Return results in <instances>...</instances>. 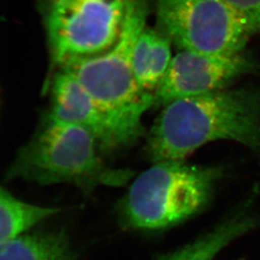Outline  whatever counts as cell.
Wrapping results in <instances>:
<instances>
[{"label": "cell", "mask_w": 260, "mask_h": 260, "mask_svg": "<svg viewBox=\"0 0 260 260\" xmlns=\"http://www.w3.org/2000/svg\"><path fill=\"white\" fill-rule=\"evenodd\" d=\"M216 141H233L260 155V88H226L165 106L145 154L153 164L184 160Z\"/></svg>", "instance_id": "cell-1"}, {"label": "cell", "mask_w": 260, "mask_h": 260, "mask_svg": "<svg viewBox=\"0 0 260 260\" xmlns=\"http://www.w3.org/2000/svg\"><path fill=\"white\" fill-rule=\"evenodd\" d=\"M95 138L73 123L45 116L32 138L20 147L5 180L22 179L40 185L73 184L85 193L99 186H120L133 173L111 170L99 156Z\"/></svg>", "instance_id": "cell-2"}, {"label": "cell", "mask_w": 260, "mask_h": 260, "mask_svg": "<svg viewBox=\"0 0 260 260\" xmlns=\"http://www.w3.org/2000/svg\"><path fill=\"white\" fill-rule=\"evenodd\" d=\"M225 175L222 166L184 160L156 162L135 179L119 202L120 223L141 230L176 226L209 206Z\"/></svg>", "instance_id": "cell-3"}, {"label": "cell", "mask_w": 260, "mask_h": 260, "mask_svg": "<svg viewBox=\"0 0 260 260\" xmlns=\"http://www.w3.org/2000/svg\"><path fill=\"white\" fill-rule=\"evenodd\" d=\"M138 0H37L55 71L116 47Z\"/></svg>", "instance_id": "cell-4"}, {"label": "cell", "mask_w": 260, "mask_h": 260, "mask_svg": "<svg viewBox=\"0 0 260 260\" xmlns=\"http://www.w3.org/2000/svg\"><path fill=\"white\" fill-rule=\"evenodd\" d=\"M149 14L147 0H138L128 14L116 47L100 57L63 68L120 122L140 136L142 118L153 107V94L138 85L133 69V52ZM58 70V69H57Z\"/></svg>", "instance_id": "cell-5"}, {"label": "cell", "mask_w": 260, "mask_h": 260, "mask_svg": "<svg viewBox=\"0 0 260 260\" xmlns=\"http://www.w3.org/2000/svg\"><path fill=\"white\" fill-rule=\"evenodd\" d=\"M157 28L179 51L206 55L244 52L256 31L226 0H154Z\"/></svg>", "instance_id": "cell-6"}, {"label": "cell", "mask_w": 260, "mask_h": 260, "mask_svg": "<svg viewBox=\"0 0 260 260\" xmlns=\"http://www.w3.org/2000/svg\"><path fill=\"white\" fill-rule=\"evenodd\" d=\"M259 71L258 61L244 52L206 55L179 51L153 93V106L223 90L237 79Z\"/></svg>", "instance_id": "cell-7"}, {"label": "cell", "mask_w": 260, "mask_h": 260, "mask_svg": "<svg viewBox=\"0 0 260 260\" xmlns=\"http://www.w3.org/2000/svg\"><path fill=\"white\" fill-rule=\"evenodd\" d=\"M49 87L51 106L47 116L88 130L101 152H116L142 137L114 117L65 69L54 72Z\"/></svg>", "instance_id": "cell-8"}, {"label": "cell", "mask_w": 260, "mask_h": 260, "mask_svg": "<svg viewBox=\"0 0 260 260\" xmlns=\"http://www.w3.org/2000/svg\"><path fill=\"white\" fill-rule=\"evenodd\" d=\"M248 197L213 229L171 253L156 260H212L232 242L255 229L258 219Z\"/></svg>", "instance_id": "cell-9"}, {"label": "cell", "mask_w": 260, "mask_h": 260, "mask_svg": "<svg viewBox=\"0 0 260 260\" xmlns=\"http://www.w3.org/2000/svg\"><path fill=\"white\" fill-rule=\"evenodd\" d=\"M172 42L157 28L146 25L133 52V69L141 89L153 94L172 61Z\"/></svg>", "instance_id": "cell-10"}, {"label": "cell", "mask_w": 260, "mask_h": 260, "mask_svg": "<svg viewBox=\"0 0 260 260\" xmlns=\"http://www.w3.org/2000/svg\"><path fill=\"white\" fill-rule=\"evenodd\" d=\"M0 260H75V256L63 233H39L2 244Z\"/></svg>", "instance_id": "cell-11"}, {"label": "cell", "mask_w": 260, "mask_h": 260, "mask_svg": "<svg viewBox=\"0 0 260 260\" xmlns=\"http://www.w3.org/2000/svg\"><path fill=\"white\" fill-rule=\"evenodd\" d=\"M59 211L58 208L21 202L2 187L0 191V244L23 235L32 226Z\"/></svg>", "instance_id": "cell-12"}, {"label": "cell", "mask_w": 260, "mask_h": 260, "mask_svg": "<svg viewBox=\"0 0 260 260\" xmlns=\"http://www.w3.org/2000/svg\"><path fill=\"white\" fill-rule=\"evenodd\" d=\"M243 13L256 33H260V0H226Z\"/></svg>", "instance_id": "cell-13"}, {"label": "cell", "mask_w": 260, "mask_h": 260, "mask_svg": "<svg viewBox=\"0 0 260 260\" xmlns=\"http://www.w3.org/2000/svg\"><path fill=\"white\" fill-rule=\"evenodd\" d=\"M238 260H245V259H243V258H241V259H238Z\"/></svg>", "instance_id": "cell-14"}]
</instances>
